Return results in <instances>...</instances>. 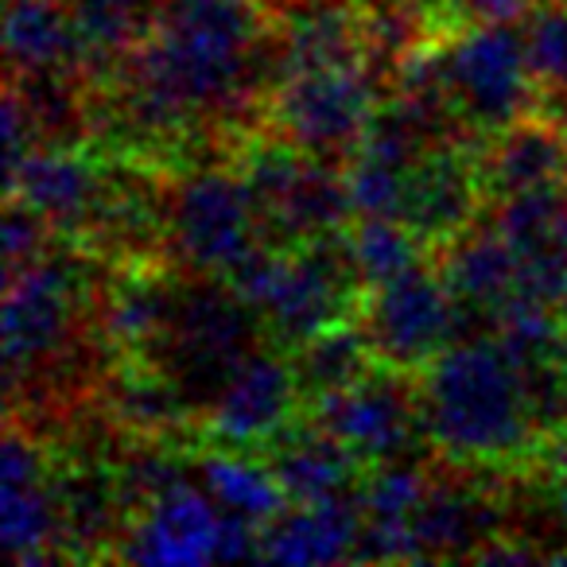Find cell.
I'll return each instance as SVG.
<instances>
[{
    "label": "cell",
    "instance_id": "9c48e42d",
    "mask_svg": "<svg viewBox=\"0 0 567 567\" xmlns=\"http://www.w3.org/2000/svg\"><path fill=\"white\" fill-rule=\"evenodd\" d=\"M303 420V389L292 354L272 342L252 350L198 416L203 440L226 451H265L276 435Z\"/></svg>",
    "mask_w": 567,
    "mask_h": 567
},
{
    "label": "cell",
    "instance_id": "d4e9b609",
    "mask_svg": "<svg viewBox=\"0 0 567 567\" xmlns=\"http://www.w3.org/2000/svg\"><path fill=\"white\" fill-rule=\"evenodd\" d=\"M548 497H551V509L567 520V474H556V478H551V494Z\"/></svg>",
    "mask_w": 567,
    "mask_h": 567
},
{
    "label": "cell",
    "instance_id": "6da1fadb",
    "mask_svg": "<svg viewBox=\"0 0 567 567\" xmlns=\"http://www.w3.org/2000/svg\"><path fill=\"white\" fill-rule=\"evenodd\" d=\"M424 440L451 466L520 471L536 458L540 427L520 365L502 342H451L416 373Z\"/></svg>",
    "mask_w": 567,
    "mask_h": 567
},
{
    "label": "cell",
    "instance_id": "8992f818",
    "mask_svg": "<svg viewBox=\"0 0 567 567\" xmlns=\"http://www.w3.org/2000/svg\"><path fill=\"white\" fill-rule=\"evenodd\" d=\"M378 79L381 66L373 59L280 79L265 97L260 128L311 156L347 164L378 113Z\"/></svg>",
    "mask_w": 567,
    "mask_h": 567
},
{
    "label": "cell",
    "instance_id": "8fae6325",
    "mask_svg": "<svg viewBox=\"0 0 567 567\" xmlns=\"http://www.w3.org/2000/svg\"><path fill=\"white\" fill-rule=\"evenodd\" d=\"M0 478H4L0 513H4V548H9V556L20 567L55 559V544L63 540L59 471L32 435V427H20V420H9Z\"/></svg>",
    "mask_w": 567,
    "mask_h": 567
},
{
    "label": "cell",
    "instance_id": "5bb4252c",
    "mask_svg": "<svg viewBox=\"0 0 567 567\" xmlns=\"http://www.w3.org/2000/svg\"><path fill=\"white\" fill-rule=\"evenodd\" d=\"M486 198L502 203L525 190H567V117L544 105L478 144Z\"/></svg>",
    "mask_w": 567,
    "mask_h": 567
},
{
    "label": "cell",
    "instance_id": "cb8c5ba5",
    "mask_svg": "<svg viewBox=\"0 0 567 567\" xmlns=\"http://www.w3.org/2000/svg\"><path fill=\"white\" fill-rule=\"evenodd\" d=\"M55 249V226L32 206L9 198V214H4V268H20L28 260H40Z\"/></svg>",
    "mask_w": 567,
    "mask_h": 567
},
{
    "label": "cell",
    "instance_id": "9a60e30c",
    "mask_svg": "<svg viewBox=\"0 0 567 567\" xmlns=\"http://www.w3.org/2000/svg\"><path fill=\"white\" fill-rule=\"evenodd\" d=\"M497 520L502 502L489 486L463 474H432L412 517V536L420 559H471L482 544L497 540Z\"/></svg>",
    "mask_w": 567,
    "mask_h": 567
},
{
    "label": "cell",
    "instance_id": "4fadbf2b",
    "mask_svg": "<svg viewBox=\"0 0 567 567\" xmlns=\"http://www.w3.org/2000/svg\"><path fill=\"white\" fill-rule=\"evenodd\" d=\"M221 505L187 478L156 494L117 544V559L148 567H198L218 559Z\"/></svg>",
    "mask_w": 567,
    "mask_h": 567
},
{
    "label": "cell",
    "instance_id": "52a82bcc",
    "mask_svg": "<svg viewBox=\"0 0 567 567\" xmlns=\"http://www.w3.org/2000/svg\"><path fill=\"white\" fill-rule=\"evenodd\" d=\"M458 319L463 308L451 296L443 272L427 260L381 288H370L358 311V323L378 362L404 373H420L427 362H435L455 342Z\"/></svg>",
    "mask_w": 567,
    "mask_h": 567
},
{
    "label": "cell",
    "instance_id": "30bf717a",
    "mask_svg": "<svg viewBox=\"0 0 567 567\" xmlns=\"http://www.w3.org/2000/svg\"><path fill=\"white\" fill-rule=\"evenodd\" d=\"M113 175L102 159L71 144H40L24 156V164L4 175V190L17 203L32 206L35 214L66 234L82 252L94 241V229L102 221L113 195Z\"/></svg>",
    "mask_w": 567,
    "mask_h": 567
},
{
    "label": "cell",
    "instance_id": "5b68a950",
    "mask_svg": "<svg viewBox=\"0 0 567 567\" xmlns=\"http://www.w3.org/2000/svg\"><path fill=\"white\" fill-rule=\"evenodd\" d=\"M440 82L466 133L489 141L536 110L540 86L528 66L525 35L513 24H474L435 48Z\"/></svg>",
    "mask_w": 567,
    "mask_h": 567
},
{
    "label": "cell",
    "instance_id": "e0dca14e",
    "mask_svg": "<svg viewBox=\"0 0 567 567\" xmlns=\"http://www.w3.org/2000/svg\"><path fill=\"white\" fill-rule=\"evenodd\" d=\"M260 458L276 474V482H280L292 505L347 494L370 471L354 451H347L334 435H327L323 427L308 424V420H296L288 432L276 435L260 451Z\"/></svg>",
    "mask_w": 567,
    "mask_h": 567
},
{
    "label": "cell",
    "instance_id": "44dd1931",
    "mask_svg": "<svg viewBox=\"0 0 567 567\" xmlns=\"http://www.w3.org/2000/svg\"><path fill=\"white\" fill-rule=\"evenodd\" d=\"M288 354H292L296 378H300L303 404L319 401L327 393H339V389H350L354 381H362L365 373L381 365L358 319H347V323H334L327 331L311 334L308 342H300Z\"/></svg>",
    "mask_w": 567,
    "mask_h": 567
},
{
    "label": "cell",
    "instance_id": "603a6c76",
    "mask_svg": "<svg viewBox=\"0 0 567 567\" xmlns=\"http://www.w3.org/2000/svg\"><path fill=\"white\" fill-rule=\"evenodd\" d=\"M347 234L365 288H381V284L396 280L401 272L416 268L427 252L424 241L401 218H354Z\"/></svg>",
    "mask_w": 567,
    "mask_h": 567
},
{
    "label": "cell",
    "instance_id": "ba28073f",
    "mask_svg": "<svg viewBox=\"0 0 567 567\" xmlns=\"http://www.w3.org/2000/svg\"><path fill=\"white\" fill-rule=\"evenodd\" d=\"M303 420L334 435L370 471L404 458L412 443L424 435L420 385H412V373L393 365H378L350 389L303 404Z\"/></svg>",
    "mask_w": 567,
    "mask_h": 567
},
{
    "label": "cell",
    "instance_id": "7402d4cb",
    "mask_svg": "<svg viewBox=\"0 0 567 567\" xmlns=\"http://www.w3.org/2000/svg\"><path fill=\"white\" fill-rule=\"evenodd\" d=\"M198 478H203L206 494L221 505L226 513H241V517L268 525L272 517H280L288 509V494L280 489L276 474L268 471V463H252L241 451H206L198 455Z\"/></svg>",
    "mask_w": 567,
    "mask_h": 567
},
{
    "label": "cell",
    "instance_id": "7c38bea8",
    "mask_svg": "<svg viewBox=\"0 0 567 567\" xmlns=\"http://www.w3.org/2000/svg\"><path fill=\"white\" fill-rule=\"evenodd\" d=\"M482 203L486 190L478 175V152L466 148L463 141L440 144L424 152L404 175L401 221L424 241L427 252H435L474 226Z\"/></svg>",
    "mask_w": 567,
    "mask_h": 567
},
{
    "label": "cell",
    "instance_id": "277c9868",
    "mask_svg": "<svg viewBox=\"0 0 567 567\" xmlns=\"http://www.w3.org/2000/svg\"><path fill=\"white\" fill-rule=\"evenodd\" d=\"M164 245L190 276H221L268 245L257 190L237 164H195L164 203Z\"/></svg>",
    "mask_w": 567,
    "mask_h": 567
},
{
    "label": "cell",
    "instance_id": "ac0fdd59",
    "mask_svg": "<svg viewBox=\"0 0 567 567\" xmlns=\"http://www.w3.org/2000/svg\"><path fill=\"white\" fill-rule=\"evenodd\" d=\"M4 48H9V74H20V79H79L86 86L82 43L63 0H9Z\"/></svg>",
    "mask_w": 567,
    "mask_h": 567
},
{
    "label": "cell",
    "instance_id": "7a4b0ae2",
    "mask_svg": "<svg viewBox=\"0 0 567 567\" xmlns=\"http://www.w3.org/2000/svg\"><path fill=\"white\" fill-rule=\"evenodd\" d=\"M86 257V252H82ZM48 252L20 268H4V393L9 409L55 401V381L66 358L82 350L90 311V280L79 260Z\"/></svg>",
    "mask_w": 567,
    "mask_h": 567
},
{
    "label": "cell",
    "instance_id": "d6986e66",
    "mask_svg": "<svg viewBox=\"0 0 567 567\" xmlns=\"http://www.w3.org/2000/svg\"><path fill=\"white\" fill-rule=\"evenodd\" d=\"M432 257H440L435 268L447 280L451 296L471 311H482L486 319H494V311L517 292L520 252L494 226H471Z\"/></svg>",
    "mask_w": 567,
    "mask_h": 567
},
{
    "label": "cell",
    "instance_id": "3957f363",
    "mask_svg": "<svg viewBox=\"0 0 567 567\" xmlns=\"http://www.w3.org/2000/svg\"><path fill=\"white\" fill-rule=\"evenodd\" d=\"M260 342L268 339L257 311L221 276H195L190 288L183 284L172 331L159 342L152 365H159L175 381L190 416L198 420L229 381V373L252 350H260Z\"/></svg>",
    "mask_w": 567,
    "mask_h": 567
},
{
    "label": "cell",
    "instance_id": "4316f807",
    "mask_svg": "<svg viewBox=\"0 0 567 567\" xmlns=\"http://www.w3.org/2000/svg\"><path fill=\"white\" fill-rule=\"evenodd\" d=\"M556 241H559V245H564V249H567V214H564V218H559V229H556Z\"/></svg>",
    "mask_w": 567,
    "mask_h": 567
},
{
    "label": "cell",
    "instance_id": "2e32d148",
    "mask_svg": "<svg viewBox=\"0 0 567 567\" xmlns=\"http://www.w3.org/2000/svg\"><path fill=\"white\" fill-rule=\"evenodd\" d=\"M362 502L358 494L300 502L260 528V559L276 564H342L358 556Z\"/></svg>",
    "mask_w": 567,
    "mask_h": 567
},
{
    "label": "cell",
    "instance_id": "484cf974",
    "mask_svg": "<svg viewBox=\"0 0 567 567\" xmlns=\"http://www.w3.org/2000/svg\"><path fill=\"white\" fill-rule=\"evenodd\" d=\"M559 370L567 378V311H564V334H559Z\"/></svg>",
    "mask_w": 567,
    "mask_h": 567
},
{
    "label": "cell",
    "instance_id": "ffe728a7",
    "mask_svg": "<svg viewBox=\"0 0 567 567\" xmlns=\"http://www.w3.org/2000/svg\"><path fill=\"white\" fill-rule=\"evenodd\" d=\"M82 43V74L86 86H102L121 59L141 43L152 9L144 0H63Z\"/></svg>",
    "mask_w": 567,
    "mask_h": 567
}]
</instances>
